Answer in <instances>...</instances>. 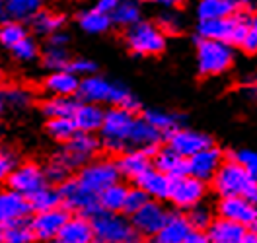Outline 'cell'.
<instances>
[{
    "instance_id": "5",
    "label": "cell",
    "mask_w": 257,
    "mask_h": 243,
    "mask_svg": "<svg viewBox=\"0 0 257 243\" xmlns=\"http://www.w3.org/2000/svg\"><path fill=\"white\" fill-rule=\"evenodd\" d=\"M251 18L245 14H232L230 18L220 20H203L199 24V35L201 39H212V41H224L232 45H241L247 30H249Z\"/></svg>"
},
{
    "instance_id": "43",
    "label": "cell",
    "mask_w": 257,
    "mask_h": 243,
    "mask_svg": "<svg viewBox=\"0 0 257 243\" xmlns=\"http://www.w3.org/2000/svg\"><path fill=\"white\" fill-rule=\"evenodd\" d=\"M187 220H189V224H191L193 229H207V227L212 224V214L207 206H201V204H197V206H193L191 212H189V216H187Z\"/></svg>"
},
{
    "instance_id": "24",
    "label": "cell",
    "mask_w": 257,
    "mask_h": 243,
    "mask_svg": "<svg viewBox=\"0 0 257 243\" xmlns=\"http://www.w3.org/2000/svg\"><path fill=\"white\" fill-rule=\"evenodd\" d=\"M154 167L172 179L189 175L187 173V162H185V158H181L179 154H176L170 146L156 152V156H154Z\"/></svg>"
},
{
    "instance_id": "48",
    "label": "cell",
    "mask_w": 257,
    "mask_h": 243,
    "mask_svg": "<svg viewBox=\"0 0 257 243\" xmlns=\"http://www.w3.org/2000/svg\"><path fill=\"white\" fill-rule=\"evenodd\" d=\"M241 47L249 51V53H257V18H251L249 30H247V35H245Z\"/></svg>"
},
{
    "instance_id": "37",
    "label": "cell",
    "mask_w": 257,
    "mask_h": 243,
    "mask_svg": "<svg viewBox=\"0 0 257 243\" xmlns=\"http://www.w3.org/2000/svg\"><path fill=\"white\" fill-rule=\"evenodd\" d=\"M24 37H28V32H26V28H24L20 22L8 20V22L0 24V45H2V47L12 49L16 43H20Z\"/></svg>"
},
{
    "instance_id": "11",
    "label": "cell",
    "mask_w": 257,
    "mask_h": 243,
    "mask_svg": "<svg viewBox=\"0 0 257 243\" xmlns=\"http://www.w3.org/2000/svg\"><path fill=\"white\" fill-rule=\"evenodd\" d=\"M205 196V183L201 179L183 175V177L172 179V189H170V200L179 208H189L201 204Z\"/></svg>"
},
{
    "instance_id": "49",
    "label": "cell",
    "mask_w": 257,
    "mask_h": 243,
    "mask_svg": "<svg viewBox=\"0 0 257 243\" xmlns=\"http://www.w3.org/2000/svg\"><path fill=\"white\" fill-rule=\"evenodd\" d=\"M158 28H160V30H166V32H172V33H176V32L181 30L176 16H162L160 26H158Z\"/></svg>"
},
{
    "instance_id": "25",
    "label": "cell",
    "mask_w": 257,
    "mask_h": 243,
    "mask_svg": "<svg viewBox=\"0 0 257 243\" xmlns=\"http://www.w3.org/2000/svg\"><path fill=\"white\" fill-rule=\"evenodd\" d=\"M117 167H119V173L131 179H139L146 169H150V154L145 150H127L119 158Z\"/></svg>"
},
{
    "instance_id": "18",
    "label": "cell",
    "mask_w": 257,
    "mask_h": 243,
    "mask_svg": "<svg viewBox=\"0 0 257 243\" xmlns=\"http://www.w3.org/2000/svg\"><path fill=\"white\" fill-rule=\"evenodd\" d=\"M168 146L181 158H191L203 148L210 146V140L209 136H205L197 130L176 129L168 134Z\"/></svg>"
},
{
    "instance_id": "6",
    "label": "cell",
    "mask_w": 257,
    "mask_h": 243,
    "mask_svg": "<svg viewBox=\"0 0 257 243\" xmlns=\"http://www.w3.org/2000/svg\"><path fill=\"white\" fill-rule=\"evenodd\" d=\"M234 63V51L230 43L201 39L197 45V65L199 72L205 76H216L226 72Z\"/></svg>"
},
{
    "instance_id": "1",
    "label": "cell",
    "mask_w": 257,
    "mask_h": 243,
    "mask_svg": "<svg viewBox=\"0 0 257 243\" xmlns=\"http://www.w3.org/2000/svg\"><path fill=\"white\" fill-rule=\"evenodd\" d=\"M212 181H214V189L222 194V198L241 196L257 202V179L251 177L238 162L222 163Z\"/></svg>"
},
{
    "instance_id": "4",
    "label": "cell",
    "mask_w": 257,
    "mask_h": 243,
    "mask_svg": "<svg viewBox=\"0 0 257 243\" xmlns=\"http://www.w3.org/2000/svg\"><path fill=\"white\" fill-rule=\"evenodd\" d=\"M96 243H141L133 224L119 216V212L99 210L92 216Z\"/></svg>"
},
{
    "instance_id": "27",
    "label": "cell",
    "mask_w": 257,
    "mask_h": 243,
    "mask_svg": "<svg viewBox=\"0 0 257 243\" xmlns=\"http://www.w3.org/2000/svg\"><path fill=\"white\" fill-rule=\"evenodd\" d=\"M197 12H199L201 22L230 18L236 12V0H201Z\"/></svg>"
},
{
    "instance_id": "22",
    "label": "cell",
    "mask_w": 257,
    "mask_h": 243,
    "mask_svg": "<svg viewBox=\"0 0 257 243\" xmlns=\"http://www.w3.org/2000/svg\"><path fill=\"white\" fill-rule=\"evenodd\" d=\"M207 229H209L207 235H209L210 243H241L247 233V227L240 226L236 222H230L226 218L214 220Z\"/></svg>"
},
{
    "instance_id": "35",
    "label": "cell",
    "mask_w": 257,
    "mask_h": 243,
    "mask_svg": "<svg viewBox=\"0 0 257 243\" xmlns=\"http://www.w3.org/2000/svg\"><path fill=\"white\" fill-rule=\"evenodd\" d=\"M111 20L117 22L119 26H133L137 22H141V8L135 0H121L117 4V8L111 12Z\"/></svg>"
},
{
    "instance_id": "14",
    "label": "cell",
    "mask_w": 257,
    "mask_h": 243,
    "mask_svg": "<svg viewBox=\"0 0 257 243\" xmlns=\"http://www.w3.org/2000/svg\"><path fill=\"white\" fill-rule=\"evenodd\" d=\"M97 152V140L90 132H76L68 144L64 146L63 152H59L64 158V162L70 165V169L78 167L82 163H86L94 154Z\"/></svg>"
},
{
    "instance_id": "54",
    "label": "cell",
    "mask_w": 257,
    "mask_h": 243,
    "mask_svg": "<svg viewBox=\"0 0 257 243\" xmlns=\"http://www.w3.org/2000/svg\"><path fill=\"white\" fill-rule=\"evenodd\" d=\"M10 18L6 14V6H4V0H0V24H4V22H8Z\"/></svg>"
},
{
    "instance_id": "23",
    "label": "cell",
    "mask_w": 257,
    "mask_h": 243,
    "mask_svg": "<svg viewBox=\"0 0 257 243\" xmlns=\"http://www.w3.org/2000/svg\"><path fill=\"white\" fill-rule=\"evenodd\" d=\"M80 88V80L76 74H72L70 70H55L51 76L45 80V90L53 96H63V97H72L78 94Z\"/></svg>"
},
{
    "instance_id": "34",
    "label": "cell",
    "mask_w": 257,
    "mask_h": 243,
    "mask_svg": "<svg viewBox=\"0 0 257 243\" xmlns=\"http://www.w3.org/2000/svg\"><path fill=\"white\" fill-rule=\"evenodd\" d=\"M47 130L55 140H61V142H68V140L78 132L76 123H74L72 117H57V119H49Z\"/></svg>"
},
{
    "instance_id": "7",
    "label": "cell",
    "mask_w": 257,
    "mask_h": 243,
    "mask_svg": "<svg viewBox=\"0 0 257 243\" xmlns=\"http://www.w3.org/2000/svg\"><path fill=\"white\" fill-rule=\"evenodd\" d=\"M125 41L133 53L143 55V57L160 55L166 49L164 32L150 22H137L128 26V30L125 32Z\"/></svg>"
},
{
    "instance_id": "45",
    "label": "cell",
    "mask_w": 257,
    "mask_h": 243,
    "mask_svg": "<svg viewBox=\"0 0 257 243\" xmlns=\"http://www.w3.org/2000/svg\"><path fill=\"white\" fill-rule=\"evenodd\" d=\"M234 162H238L251 175L257 179V152L253 150H238L234 156Z\"/></svg>"
},
{
    "instance_id": "46",
    "label": "cell",
    "mask_w": 257,
    "mask_h": 243,
    "mask_svg": "<svg viewBox=\"0 0 257 243\" xmlns=\"http://www.w3.org/2000/svg\"><path fill=\"white\" fill-rule=\"evenodd\" d=\"M18 160L14 152H10L8 148H0V181H8L12 175V171L16 169Z\"/></svg>"
},
{
    "instance_id": "28",
    "label": "cell",
    "mask_w": 257,
    "mask_h": 243,
    "mask_svg": "<svg viewBox=\"0 0 257 243\" xmlns=\"http://www.w3.org/2000/svg\"><path fill=\"white\" fill-rule=\"evenodd\" d=\"M127 191L121 183H115L105 187L101 193L97 194L99 200V208H103L105 212H121L125 208V198H127Z\"/></svg>"
},
{
    "instance_id": "29",
    "label": "cell",
    "mask_w": 257,
    "mask_h": 243,
    "mask_svg": "<svg viewBox=\"0 0 257 243\" xmlns=\"http://www.w3.org/2000/svg\"><path fill=\"white\" fill-rule=\"evenodd\" d=\"M6 14L14 22H28L41 10V0H4Z\"/></svg>"
},
{
    "instance_id": "39",
    "label": "cell",
    "mask_w": 257,
    "mask_h": 243,
    "mask_svg": "<svg viewBox=\"0 0 257 243\" xmlns=\"http://www.w3.org/2000/svg\"><path fill=\"white\" fill-rule=\"evenodd\" d=\"M0 94L4 97L6 107H12V109H26V107H30V103H32V94H30V90H26V88H22V86H10V88L2 90Z\"/></svg>"
},
{
    "instance_id": "58",
    "label": "cell",
    "mask_w": 257,
    "mask_h": 243,
    "mask_svg": "<svg viewBox=\"0 0 257 243\" xmlns=\"http://www.w3.org/2000/svg\"><path fill=\"white\" fill-rule=\"evenodd\" d=\"M2 235H4V226H0V243H2Z\"/></svg>"
},
{
    "instance_id": "21",
    "label": "cell",
    "mask_w": 257,
    "mask_h": 243,
    "mask_svg": "<svg viewBox=\"0 0 257 243\" xmlns=\"http://www.w3.org/2000/svg\"><path fill=\"white\" fill-rule=\"evenodd\" d=\"M139 187L145 191L148 196H154V198H170V189H172V177H168L166 173L158 171L156 167H150L146 169L141 177L137 179Z\"/></svg>"
},
{
    "instance_id": "52",
    "label": "cell",
    "mask_w": 257,
    "mask_h": 243,
    "mask_svg": "<svg viewBox=\"0 0 257 243\" xmlns=\"http://www.w3.org/2000/svg\"><path fill=\"white\" fill-rule=\"evenodd\" d=\"M66 41H68V37L61 32H57V33H53V35H51V45H55V47H64V45H66Z\"/></svg>"
},
{
    "instance_id": "12",
    "label": "cell",
    "mask_w": 257,
    "mask_h": 243,
    "mask_svg": "<svg viewBox=\"0 0 257 243\" xmlns=\"http://www.w3.org/2000/svg\"><path fill=\"white\" fill-rule=\"evenodd\" d=\"M220 216L243 227H257V202L241 196H226L218 204Z\"/></svg>"
},
{
    "instance_id": "44",
    "label": "cell",
    "mask_w": 257,
    "mask_h": 243,
    "mask_svg": "<svg viewBox=\"0 0 257 243\" xmlns=\"http://www.w3.org/2000/svg\"><path fill=\"white\" fill-rule=\"evenodd\" d=\"M150 200V196L141 189V187H137V189H131L127 191V198H125V208L123 210L128 212V214H135L137 210H141L143 206H145L146 202Z\"/></svg>"
},
{
    "instance_id": "15",
    "label": "cell",
    "mask_w": 257,
    "mask_h": 243,
    "mask_svg": "<svg viewBox=\"0 0 257 243\" xmlns=\"http://www.w3.org/2000/svg\"><path fill=\"white\" fill-rule=\"evenodd\" d=\"M32 206L28 196L16 193L12 189L0 191V226H8L14 222H22L30 216Z\"/></svg>"
},
{
    "instance_id": "30",
    "label": "cell",
    "mask_w": 257,
    "mask_h": 243,
    "mask_svg": "<svg viewBox=\"0 0 257 243\" xmlns=\"http://www.w3.org/2000/svg\"><path fill=\"white\" fill-rule=\"evenodd\" d=\"M30 22H32V28L35 30V33H39V35H53V33L61 32L64 18L61 14H55V12L39 10Z\"/></svg>"
},
{
    "instance_id": "2",
    "label": "cell",
    "mask_w": 257,
    "mask_h": 243,
    "mask_svg": "<svg viewBox=\"0 0 257 243\" xmlns=\"http://www.w3.org/2000/svg\"><path fill=\"white\" fill-rule=\"evenodd\" d=\"M137 125V117L133 111L123 107H113L105 113L101 125V142L109 152H121L131 148L133 130Z\"/></svg>"
},
{
    "instance_id": "57",
    "label": "cell",
    "mask_w": 257,
    "mask_h": 243,
    "mask_svg": "<svg viewBox=\"0 0 257 243\" xmlns=\"http://www.w3.org/2000/svg\"><path fill=\"white\" fill-rule=\"evenodd\" d=\"M247 2H251V0H236V4H247Z\"/></svg>"
},
{
    "instance_id": "17",
    "label": "cell",
    "mask_w": 257,
    "mask_h": 243,
    "mask_svg": "<svg viewBox=\"0 0 257 243\" xmlns=\"http://www.w3.org/2000/svg\"><path fill=\"white\" fill-rule=\"evenodd\" d=\"M222 165V154L218 148L214 146H207L201 152H197L195 156L189 158L187 162V173L191 177H197L201 181H207L216 175V171Z\"/></svg>"
},
{
    "instance_id": "33",
    "label": "cell",
    "mask_w": 257,
    "mask_h": 243,
    "mask_svg": "<svg viewBox=\"0 0 257 243\" xmlns=\"http://www.w3.org/2000/svg\"><path fill=\"white\" fill-rule=\"evenodd\" d=\"M78 103L72 97H63V96H53L49 97L43 103V113L49 119H57V117H72L76 111Z\"/></svg>"
},
{
    "instance_id": "51",
    "label": "cell",
    "mask_w": 257,
    "mask_h": 243,
    "mask_svg": "<svg viewBox=\"0 0 257 243\" xmlns=\"http://www.w3.org/2000/svg\"><path fill=\"white\" fill-rule=\"evenodd\" d=\"M121 0H99L97 2V10H101V12H113L115 8H117V4H119Z\"/></svg>"
},
{
    "instance_id": "56",
    "label": "cell",
    "mask_w": 257,
    "mask_h": 243,
    "mask_svg": "<svg viewBox=\"0 0 257 243\" xmlns=\"http://www.w3.org/2000/svg\"><path fill=\"white\" fill-rule=\"evenodd\" d=\"M4 109H6V103H4V97H2V94H0V117H2V113H4Z\"/></svg>"
},
{
    "instance_id": "60",
    "label": "cell",
    "mask_w": 257,
    "mask_h": 243,
    "mask_svg": "<svg viewBox=\"0 0 257 243\" xmlns=\"http://www.w3.org/2000/svg\"><path fill=\"white\" fill-rule=\"evenodd\" d=\"M0 84H2V70H0Z\"/></svg>"
},
{
    "instance_id": "40",
    "label": "cell",
    "mask_w": 257,
    "mask_h": 243,
    "mask_svg": "<svg viewBox=\"0 0 257 243\" xmlns=\"http://www.w3.org/2000/svg\"><path fill=\"white\" fill-rule=\"evenodd\" d=\"M68 173H70V165L64 162V158L61 154H57L55 158H51V162L45 167L47 181H53V183H63V181H66Z\"/></svg>"
},
{
    "instance_id": "41",
    "label": "cell",
    "mask_w": 257,
    "mask_h": 243,
    "mask_svg": "<svg viewBox=\"0 0 257 243\" xmlns=\"http://www.w3.org/2000/svg\"><path fill=\"white\" fill-rule=\"evenodd\" d=\"M43 61H45V66L51 68L53 72L55 70H64L68 66V63H70L64 47H55V45H49V49L45 51Z\"/></svg>"
},
{
    "instance_id": "32",
    "label": "cell",
    "mask_w": 257,
    "mask_h": 243,
    "mask_svg": "<svg viewBox=\"0 0 257 243\" xmlns=\"http://www.w3.org/2000/svg\"><path fill=\"white\" fill-rule=\"evenodd\" d=\"M82 30L88 33H103L109 30V24H111V14L107 12H101V10H88V12H82L80 18Z\"/></svg>"
},
{
    "instance_id": "16",
    "label": "cell",
    "mask_w": 257,
    "mask_h": 243,
    "mask_svg": "<svg viewBox=\"0 0 257 243\" xmlns=\"http://www.w3.org/2000/svg\"><path fill=\"white\" fill-rule=\"evenodd\" d=\"M168 218V212L164 210L160 202L148 200L141 210H137L133 214V227L139 235H156L160 231V227L164 226Z\"/></svg>"
},
{
    "instance_id": "20",
    "label": "cell",
    "mask_w": 257,
    "mask_h": 243,
    "mask_svg": "<svg viewBox=\"0 0 257 243\" xmlns=\"http://www.w3.org/2000/svg\"><path fill=\"white\" fill-rule=\"evenodd\" d=\"M59 239L64 243H94L92 220L86 216H70L59 233Z\"/></svg>"
},
{
    "instance_id": "42",
    "label": "cell",
    "mask_w": 257,
    "mask_h": 243,
    "mask_svg": "<svg viewBox=\"0 0 257 243\" xmlns=\"http://www.w3.org/2000/svg\"><path fill=\"white\" fill-rule=\"evenodd\" d=\"M10 51H12V55L16 57L18 61H24V63H30V61H33L37 57V45H35V41H33L30 35L24 37Z\"/></svg>"
},
{
    "instance_id": "36",
    "label": "cell",
    "mask_w": 257,
    "mask_h": 243,
    "mask_svg": "<svg viewBox=\"0 0 257 243\" xmlns=\"http://www.w3.org/2000/svg\"><path fill=\"white\" fill-rule=\"evenodd\" d=\"M33 239H35V235H33L32 231V226L26 220L4 226L2 243H32Z\"/></svg>"
},
{
    "instance_id": "53",
    "label": "cell",
    "mask_w": 257,
    "mask_h": 243,
    "mask_svg": "<svg viewBox=\"0 0 257 243\" xmlns=\"http://www.w3.org/2000/svg\"><path fill=\"white\" fill-rule=\"evenodd\" d=\"M146 2H154V4H162V6H177V4H181V0H146Z\"/></svg>"
},
{
    "instance_id": "31",
    "label": "cell",
    "mask_w": 257,
    "mask_h": 243,
    "mask_svg": "<svg viewBox=\"0 0 257 243\" xmlns=\"http://www.w3.org/2000/svg\"><path fill=\"white\" fill-rule=\"evenodd\" d=\"M30 200V206H32V212H47L53 210V208H59L61 204V194L59 191L51 189V187H43L39 191H35L33 194L28 196Z\"/></svg>"
},
{
    "instance_id": "47",
    "label": "cell",
    "mask_w": 257,
    "mask_h": 243,
    "mask_svg": "<svg viewBox=\"0 0 257 243\" xmlns=\"http://www.w3.org/2000/svg\"><path fill=\"white\" fill-rule=\"evenodd\" d=\"M66 70H70V72L76 74V76H82V74H92V72L96 70V65L90 63V61H86V59H78V61L68 63Z\"/></svg>"
},
{
    "instance_id": "13",
    "label": "cell",
    "mask_w": 257,
    "mask_h": 243,
    "mask_svg": "<svg viewBox=\"0 0 257 243\" xmlns=\"http://www.w3.org/2000/svg\"><path fill=\"white\" fill-rule=\"evenodd\" d=\"M68 212L63 210V208H53V210L47 212H37L33 216V220L30 222L32 226L33 235L37 239H45V241H51V239H57L63 226L68 220Z\"/></svg>"
},
{
    "instance_id": "3",
    "label": "cell",
    "mask_w": 257,
    "mask_h": 243,
    "mask_svg": "<svg viewBox=\"0 0 257 243\" xmlns=\"http://www.w3.org/2000/svg\"><path fill=\"white\" fill-rule=\"evenodd\" d=\"M78 94L86 103H113L128 111L137 109V99L123 86L111 84L99 76H88L84 82H80Z\"/></svg>"
},
{
    "instance_id": "50",
    "label": "cell",
    "mask_w": 257,
    "mask_h": 243,
    "mask_svg": "<svg viewBox=\"0 0 257 243\" xmlns=\"http://www.w3.org/2000/svg\"><path fill=\"white\" fill-rule=\"evenodd\" d=\"M183 243H210V239L205 231H201V229H193Z\"/></svg>"
},
{
    "instance_id": "8",
    "label": "cell",
    "mask_w": 257,
    "mask_h": 243,
    "mask_svg": "<svg viewBox=\"0 0 257 243\" xmlns=\"http://www.w3.org/2000/svg\"><path fill=\"white\" fill-rule=\"evenodd\" d=\"M59 194H61V202H64V206L70 208V210H76L80 216H94L96 212L101 210L97 194L84 189L78 183V179L63 181Z\"/></svg>"
},
{
    "instance_id": "55",
    "label": "cell",
    "mask_w": 257,
    "mask_h": 243,
    "mask_svg": "<svg viewBox=\"0 0 257 243\" xmlns=\"http://www.w3.org/2000/svg\"><path fill=\"white\" fill-rule=\"evenodd\" d=\"M241 243H257V233H255V231L245 233V237H243V241H241Z\"/></svg>"
},
{
    "instance_id": "61",
    "label": "cell",
    "mask_w": 257,
    "mask_h": 243,
    "mask_svg": "<svg viewBox=\"0 0 257 243\" xmlns=\"http://www.w3.org/2000/svg\"><path fill=\"white\" fill-rule=\"evenodd\" d=\"M152 243H160V241H158V239H156V241H152Z\"/></svg>"
},
{
    "instance_id": "19",
    "label": "cell",
    "mask_w": 257,
    "mask_h": 243,
    "mask_svg": "<svg viewBox=\"0 0 257 243\" xmlns=\"http://www.w3.org/2000/svg\"><path fill=\"white\" fill-rule=\"evenodd\" d=\"M193 231L187 216L183 214H168L164 226L156 233V239L160 243H183L187 235Z\"/></svg>"
},
{
    "instance_id": "38",
    "label": "cell",
    "mask_w": 257,
    "mask_h": 243,
    "mask_svg": "<svg viewBox=\"0 0 257 243\" xmlns=\"http://www.w3.org/2000/svg\"><path fill=\"white\" fill-rule=\"evenodd\" d=\"M145 121L148 125H152L158 132H172L177 129V123H179V117L174 113H166V111H158V109H152V111H146Z\"/></svg>"
},
{
    "instance_id": "59",
    "label": "cell",
    "mask_w": 257,
    "mask_h": 243,
    "mask_svg": "<svg viewBox=\"0 0 257 243\" xmlns=\"http://www.w3.org/2000/svg\"><path fill=\"white\" fill-rule=\"evenodd\" d=\"M51 243H64V241H61V239L57 237V239H51Z\"/></svg>"
},
{
    "instance_id": "9",
    "label": "cell",
    "mask_w": 257,
    "mask_h": 243,
    "mask_svg": "<svg viewBox=\"0 0 257 243\" xmlns=\"http://www.w3.org/2000/svg\"><path fill=\"white\" fill-rule=\"evenodd\" d=\"M119 175L121 173H119V167L115 162L97 160V162H90L84 165V169L78 175V183L84 189L99 194L105 187L119 183Z\"/></svg>"
},
{
    "instance_id": "10",
    "label": "cell",
    "mask_w": 257,
    "mask_h": 243,
    "mask_svg": "<svg viewBox=\"0 0 257 243\" xmlns=\"http://www.w3.org/2000/svg\"><path fill=\"white\" fill-rule=\"evenodd\" d=\"M6 183H8V189L24 194V196H30L35 191L47 187V175H45L43 167H39L37 163L28 162L16 165V169L12 171V175L8 177Z\"/></svg>"
},
{
    "instance_id": "26",
    "label": "cell",
    "mask_w": 257,
    "mask_h": 243,
    "mask_svg": "<svg viewBox=\"0 0 257 243\" xmlns=\"http://www.w3.org/2000/svg\"><path fill=\"white\" fill-rule=\"evenodd\" d=\"M72 119H74L76 129L80 132H94V130L101 129L105 113L101 107H97V103H82L76 107Z\"/></svg>"
}]
</instances>
